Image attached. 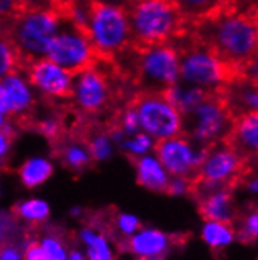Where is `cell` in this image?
I'll use <instances>...</instances> for the list:
<instances>
[{
	"label": "cell",
	"mask_w": 258,
	"mask_h": 260,
	"mask_svg": "<svg viewBox=\"0 0 258 260\" xmlns=\"http://www.w3.org/2000/svg\"><path fill=\"white\" fill-rule=\"evenodd\" d=\"M197 38L239 71L258 53V28L253 17L226 10L191 27Z\"/></svg>",
	"instance_id": "1"
},
{
	"label": "cell",
	"mask_w": 258,
	"mask_h": 260,
	"mask_svg": "<svg viewBox=\"0 0 258 260\" xmlns=\"http://www.w3.org/2000/svg\"><path fill=\"white\" fill-rule=\"evenodd\" d=\"M61 13L53 7L24 8L4 22L2 38L8 40L19 53L21 69L46 58L47 49L61 27Z\"/></svg>",
	"instance_id": "2"
},
{
	"label": "cell",
	"mask_w": 258,
	"mask_h": 260,
	"mask_svg": "<svg viewBox=\"0 0 258 260\" xmlns=\"http://www.w3.org/2000/svg\"><path fill=\"white\" fill-rule=\"evenodd\" d=\"M171 44L180 58V82L217 92L239 76L236 68L226 63L202 43L191 28L171 41Z\"/></svg>",
	"instance_id": "3"
},
{
	"label": "cell",
	"mask_w": 258,
	"mask_h": 260,
	"mask_svg": "<svg viewBox=\"0 0 258 260\" xmlns=\"http://www.w3.org/2000/svg\"><path fill=\"white\" fill-rule=\"evenodd\" d=\"M127 13L132 46L138 49L168 44L191 28L174 0H133Z\"/></svg>",
	"instance_id": "4"
},
{
	"label": "cell",
	"mask_w": 258,
	"mask_h": 260,
	"mask_svg": "<svg viewBox=\"0 0 258 260\" xmlns=\"http://www.w3.org/2000/svg\"><path fill=\"white\" fill-rule=\"evenodd\" d=\"M89 38L99 58L113 61L122 50L132 46V28L127 10L94 2Z\"/></svg>",
	"instance_id": "5"
},
{
	"label": "cell",
	"mask_w": 258,
	"mask_h": 260,
	"mask_svg": "<svg viewBox=\"0 0 258 260\" xmlns=\"http://www.w3.org/2000/svg\"><path fill=\"white\" fill-rule=\"evenodd\" d=\"M233 121L223 92H211L196 110L183 116V135L196 146H211L224 141Z\"/></svg>",
	"instance_id": "6"
},
{
	"label": "cell",
	"mask_w": 258,
	"mask_h": 260,
	"mask_svg": "<svg viewBox=\"0 0 258 260\" xmlns=\"http://www.w3.org/2000/svg\"><path fill=\"white\" fill-rule=\"evenodd\" d=\"M178 82L180 58L171 43L139 49L135 76V86L138 91L164 94Z\"/></svg>",
	"instance_id": "7"
},
{
	"label": "cell",
	"mask_w": 258,
	"mask_h": 260,
	"mask_svg": "<svg viewBox=\"0 0 258 260\" xmlns=\"http://www.w3.org/2000/svg\"><path fill=\"white\" fill-rule=\"evenodd\" d=\"M61 27L52 40L46 58L66 69L73 77L80 72L94 68L97 63V52L89 36L73 24L64 14Z\"/></svg>",
	"instance_id": "8"
},
{
	"label": "cell",
	"mask_w": 258,
	"mask_h": 260,
	"mask_svg": "<svg viewBox=\"0 0 258 260\" xmlns=\"http://www.w3.org/2000/svg\"><path fill=\"white\" fill-rule=\"evenodd\" d=\"M130 104L136 110L142 132L149 134L155 141L181 135L183 116L164 94L138 91Z\"/></svg>",
	"instance_id": "9"
},
{
	"label": "cell",
	"mask_w": 258,
	"mask_h": 260,
	"mask_svg": "<svg viewBox=\"0 0 258 260\" xmlns=\"http://www.w3.org/2000/svg\"><path fill=\"white\" fill-rule=\"evenodd\" d=\"M154 151L172 177L193 179L207 157L208 146L194 147V143L181 134L174 138L155 141Z\"/></svg>",
	"instance_id": "10"
},
{
	"label": "cell",
	"mask_w": 258,
	"mask_h": 260,
	"mask_svg": "<svg viewBox=\"0 0 258 260\" xmlns=\"http://www.w3.org/2000/svg\"><path fill=\"white\" fill-rule=\"evenodd\" d=\"M106 76L108 74L94 64V68L73 77L72 101L80 111L86 115H99L109 107L112 101H115V94L118 92H115Z\"/></svg>",
	"instance_id": "11"
},
{
	"label": "cell",
	"mask_w": 258,
	"mask_h": 260,
	"mask_svg": "<svg viewBox=\"0 0 258 260\" xmlns=\"http://www.w3.org/2000/svg\"><path fill=\"white\" fill-rule=\"evenodd\" d=\"M33 107L34 98L27 76H22L21 71L4 76L2 85H0V113H2V119H10L16 125L25 127L33 116Z\"/></svg>",
	"instance_id": "12"
},
{
	"label": "cell",
	"mask_w": 258,
	"mask_h": 260,
	"mask_svg": "<svg viewBox=\"0 0 258 260\" xmlns=\"http://www.w3.org/2000/svg\"><path fill=\"white\" fill-rule=\"evenodd\" d=\"M25 76L30 85L41 91L44 96L50 99L72 101L73 76L49 58L31 63L25 69Z\"/></svg>",
	"instance_id": "13"
},
{
	"label": "cell",
	"mask_w": 258,
	"mask_h": 260,
	"mask_svg": "<svg viewBox=\"0 0 258 260\" xmlns=\"http://www.w3.org/2000/svg\"><path fill=\"white\" fill-rule=\"evenodd\" d=\"M188 237V234H166L158 229L145 228L128 240L125 252L133 254L136 260H158L174 248L185 245Z\"/></svg>",
	"instance_id": "14"
},
{
	"label": "cell",
	"mask_w": 258,
	"mask_h": 260,
	"mask_svg": "<svg viewBox=\"0 0 258 260\" xmlns=\"http://www.w3.org/2000/svg\"><path fill=\"white\" fill-rule=\"evenodd\" d=\"M224 143L252 165L258 163V111L246 113L233 121Z\"/></svg>",
	"instance_id": "15"
},
{
	"label": "cell",
	"mask_w": 258,
	"mask_h": 260,
	"mask_svg": "<svg viewBox=\"0 0 258 260\" xmlns=\"http://www.w3.org/2000/svg\"><path fill=\"white\" fill-rule=\"evenodd\" d=\"M196 202L200 218L207 221H217L233 224L238 221L239 207L235 202V191L232 190H217L207 196L199 198Z\"/></svg>",
	"instance_id": "16"
},
{
	"label": "cell",
	"mask_w": 258,
	"mask_h": 260,
	"mask_svg": "<svg viewBox=\"0 0 258 260\" xmlns=\"http://www.w3.org/2000/svg\"><path fill=\"white\" fill-rule=\"evenodd\" d=\"M220 92H223L224 101L235 119L246 113L258 111V85L256 83L238 76Z\"/></svg>",
	"instance_id": "17"
},
{
	"label": "cell",
	"mask_w": 258,
	"mask_h": 260,
	"mask_svg": "<svg viewBox=\"0 0 258 260\" xmlns=\"http://www.w3.org/2000/svg\"><path fill=\"white\" fill-rule=\"evenodd\" d=\"M132 163L135 166L136 182L141 187L151 191H155V193L168 194L169 185H171L169 173L166 171V168L158 158L145 154V155L132 158Z\"/></svg>",
	"instance_id": "18"
},
{
	"label": "cell",
	"mask_w": 258,
	"mask_h": 260,
	"mask_svg": "<svg viewBox=\"0 0 258 260\" xmlns=\"http://www.w3.org/2000/svg\"><path fill=\"white\" fill-rule=\"evenodd\" d=\"M53 151L60 161L72 173H83L94 161L86 143L73 137L63 140L58 146L53 147Z\"/></svg>",
	"instance_id": "19"
},
{
	"label": "cell",
	"mask_w": 258,
	"mask_h": 260,
	"mask_svg": "<svg viewBox=\"0 0 258 260\" xmlns=\"http://www.w3.org/2000/svg\"><path fill=\"white\" fill-rule=\"evenodd\" d=\"M174 2L190 27L229 10L227 0H174Z\"/></svg>",
	"instance_id": "20"
},
{
	"label": "cell",
	"mask_w": 258,
	"mask_h": 260,
	"mask_svg": "<svg viewBox=\"0 0 258 260\" xmlns=\"http://www.w3.org/2000/svg\"><path fill=\"white\" fill-rule=\"evenodd\" d=\"M211 92L213 91L204 89L196 85L178 82L177 85H174L172 88L166 91L164 96L168 98V101L180 111L181 116H187L188 113H191L193 110H196L202 102H204Z\"/></svg>",
	"instance_id": "21"
},
{
	"label": "cell",
	"mask_w": 258,
	"mask_h": 260,
	"mask_svg": "<svg viewBox=\"0 0 258 260\" xmlns=\"http://www.w3.org/2000/svg\"><path fill=\"white\" fill-rule=\"evenodd\" d=\"M11 213L19 222L27 224V231H36L46 226V222L50 216V207L46 201L27 199L17 202L11 209Z\"/></svg>",
	"instance_id": "22"
},
{
	"label": "cell",
	"mask_w": 258,
	"mask_h": 260,
	"mask_svg": "<svg viewBox=\"0 0 258 260\" xmlns=\"http://www.w3.org/2000/svg\"><path fill=\"white\" fill-rule=\"evenodd\" d=\"M200 235L213 252L220 254V251H224L233 243V240L236 238V229L233 224H227V222L207 221L202 228Z\"/></svg>",
	"instance_id": "23"
},
{
	"label": "cell",
	"mask_w": 258,
	"mask_h": 260,
	"mask_svg": "<svg viewBox=\"0 0 258 260\" xmlns=\"http://www.w3.org/2000/svg\"><path fill=\"white\" fill-rule=\"evenodd\" d=\"M53 174V165L44 157H31L19 168V179L24 187L36 188Z\"/></svg>",
	"instance_id": "24"
},
{
	"label": "cell",
	"mask_w": 258,
	"mask_h": 260,
	"mask_svg": "<svg viewBox=\"0 0 258 260\" xmlns=\"http://www.w3.org/2000/svg\"><path fill=\"white\" fill-rule=\"evenodd\" d=\"M236 238L244 245L258 241V206H244L239 209L238 221L235 222Z\"/></svg>",
	"instance_id": "25"
},
{
	"label": "cell",
	"mask_w": 258,
	"mask_h": 260,
	"mask_svg": "<svg viewBox=\"0 0 258 260\" xmlns=\"http://www.w3.org/2000/svg\"><path fill=\"white\" fill-rule=\"evenodd\" d=\"M43 235L40 237V241L46 252L50 255L52 260H67L69 251H67V240L66 232H61L58 228H47L43 226Z\"/></svg>",
	"instance_id": "26"
},
{
	"label": "cell",
	"mask_w": 258,
	"mask_h": 260,
	"mask_svg": "<svg viewBox=\"0 0 258 260\" xmlns=\"http://www.w3.org/2000/svg\"><path fill=\"white\" fill-rule=\"evenodd\" d=\"M119 147L130 158H136V157L145 155L151 149H154L155 143H154V138L149 134L139 132V134H136V135H133L130 138H127Z\"/></svg>",
	"instance_id": "27"
},
{
	"label": "cell",
	"mask_w": 258,
	"mask_h": 260,
	"mask_svg": "<svg viewBox=\"0 0 258 260\" xmlns=\"http://www.w3.org/2000/svg\"><path fill=\"white\" fill-rule=\"evenodd\" d=\"M86 260H116L113 248L105 234L99 232L86 245Z\"/></svg>",
	"instance_id": "28"
},
{
	"label": "cell",
	"mask_w": 258,
	"mask_h": 260,
	"mask_svg": "<svg viewBox=\"0 0 258 260\" xmlns=\"http://www.w3.org/2000/svg\"><path fill=\"white\" fill-rule=\"evenodd\" d=\"M238 190H244L252 199L246 204V206H258V170L253 168L241 182ZM236 190V191H238Z\"/></svg>",
	"instance_id": "29"
},
{
	"label": "cell",
	"mask_w": 258,
	"mask_h": 260,
	"mask_svg": "<svg viewBox=\"0 0 258 260\" xmlns=\"http://www.w3.org/2000/svg\"><path fill=\"white\" fill-rule=\"evenodd\" d=\"M24 260H52V258L43 248L41 241L31 238L30 235L27 245L24 248Z\"/></svg>",
	"instance_id": "30"
},
{
	"label": "cell",
	"mask_w": 258,
	"mask_h": 260,
	"mask_svg": "<svg viewBox=\"0 0 258 260\" xmlns=\"http://www.w3.org/2000/svg\"><path fill=\"white\" fill-rule=\"evenodd\" d=\"M168 194L171 196H183L191 194V179L190 177H174L171 179V185Z\"/></svg>",
	"instance_id": "31"
},
{
	"label": "cell",
	"mask_w": 258,
	"mask_h": 260,
	"mask_svg": "<svg viewBox=\"0 0 258 260\" xmlns=\"http://www.w3.org/2000/svg\"><path fill=\"white\" fill-rule=\"evenodd\" d=\"M229 10L252 16L258 10V0H227Z\"/></svg>",
	"instance_id": "32"
},
{
	"label": "cell",
	"mask_w": 258,
	"mask_h": 260,
	"mask_svg": "<svg viewBox=\"0 0 258 260\" xmlns=\"http://www.w3.org/2000/svg\"><path fill=\"white\" fill-rule=\"evenodd\" d=\"M0 260H24V249L14 243H4Z\"/></svg>",
	"instance_id": "33"
},
{
	"label": "cell",
	"mask_w": 258,
	"mask_h": 260,
	"mask_svg": "<svg viewBox=\"0 0 258 260\" xmlns=\"http://www.w3.org/2000/svg\"><path fill=\"white\" fill-rule=\"evenodd\" d=\"M57 0H16L21 10L24 8H36V7H52Z\"/></svg>",
	"instance_id": "34"
},
{
	"label": "cell",
	"mask_w": 258,
	"mask_h": 260,
	"mask_svg": "<svg viewBox=\"0 0 258 260\" xmlns=\"http://www.w3.org/2000/svg\"><path fill=\"white\" fill-rule=\"evenodd\" d=\"M93 2L102 4V5H112V7H119V8L128 10V7L132 5L133 0H93Z\"/></svg>",
	"instance_id": "35"
},
{
	"label": "cell",
	"mask_w": 258,
	"mask_h": 260,
	"mask_svg": "<svg viewBox=\"0 0 258 260\" xmlns=\"http://www.w3.org/2000/svg\"><path fill=\"white\" fill-rule=\"evenodd\" d=\"M85 257H86V255H85L82 251H79L77 248H72V249L69 251V260H86Z\"/></svg>",
	"instance_id": "36"
},
{
	"label": "cell",
	"mask_w": 258,
	"mask_h": 260,
	"mask_svg": "<svg viewBox=\"0 0 258 260\" xmlns=\"http://www.w3.org/2000/svg\"><path fill=\"white\" fill-rule=\"evenodd\" d=\"M252 17H253V21H255V24H256V28H258V10L252 14Z\"/></svg>",
	"instance_id": "37"
},
{
	"label": "cell",
	"mask_w": 258,
	"mask_h": 260,
	"mask_svg": "<svg viewBox=\"0 0 258 260\" xmlns=\"http://www.w3.org/2000/svg\"><path fill=\"white\" fill-rule=\"evenodd\" d=\"M158 260H163V258H158Z\"/></svg>",
	"instance_id": "38"
}]
</instances>
